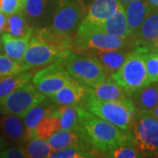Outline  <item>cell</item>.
Wrapping results in <instances>:
<instances>
[{"instance_id": "cell-1", "label": "cell", "mask_w": 158, "mask_h": 158, "mask_svg": "<svg viewBox=\"0 0 158 158\" xmlns=\"http://www.w3.org/2000/svg\"><path fill=\"white\" fill-rule=\"evenodd\" d=\"M79 122L91 146L99 154L106 155L123 145H135L131 131L121 129L106 119L99 118L82 106H76Z\"/></svg>"}, {"instance_id": "cell-2", "label": "cell", "mask_w": 158, "mask_h": 158, "mask_svg": "<svg viewBox=\"0 0 158 158\" xmlns=\"http://www.w3.org/2000/svg\"><path fill=\"white\" fill-rule=\"evenodd\" d=\"M85 108L99 118L106 119L121 129L131 131L135 119L137 109L132 99L100 100L90 93L85 99Z\"/></svg>"}, {"instance_id": "cell-3", "label": "cell", "mask_w": 158, "mask_h": 158, "mask_svg": "<svg viewBox=\"0 0 158 158\" xmlns=\"http://www.w3.org/2000/svg\"><path fill=\"white\" fill-rule=\"evenodd\" d=\"M148 52L147 49L141 47L134 48L121 67L116 72L110 75L131 96L137 90L150 84L144 57Z\"/></svg>"}, {"instance_id": "cell-4", "label": "cell", "mask_w": 158, "mask_h": 158, "mask_svg": "<svg viewBox=\"0 0 158 158\" xmlns=\"http://www.w3.org/2000/svg\"><path fill=\"white\" fill-rule=\"evenodd\" d=\"M62 62L75 81L90 88L109 76L99 60L90 55L72 52Z\"/></svg>"}, {"instance_id": "cell-5", "label": "cell", "mask_w": 158, "mask_h": 158, "mask_svg": "<svg viewBox=\"0 0 158 158\" xmlns=\"http://www.w3.org/2000/svg\"><path fill=\"white\" fill-rule=\"evenodd\" d=\"M135 48L131 37L122 38L98 29H78L74 36V52L88 54L92 51Z\"/></svg>"}, {"instance_id": "cell-6", "label": "cell", "mask_w": 158, "mask_h": 158, "mask_svg": "<svg viewBox=\"0 0 158 158\" xmlns=\"http://www.w3.org/2000/svg\"><path fill=\"white\" fill-rule=\"evenodd\" d=\"M87 11L84 0H55L50 26L56 31L75 36Z\"/></svg>"}, {"instance_id": "cell-7", "label": "cell", "mask_w": 158, "mask_h": 158, "mask_svg": "<svg viewBox=\"0 0 158 158\" xmlns=\"http://www.w3.org/2000/svg\"><path fill=\"white\" fill-rule=\"evenodd\" d=\"M46 98L33 84L28 83L0 99V114H11L23 118L31 108Z\"/></svg>"}, {"instance_id": "cell-8", "label": "cell", "mask_w": 158, "mask_h": 158, "mask_svg": "<svg viewBox=\"0 0 158 158\" xmlns=\"http://www.w3.org/2000/svg\"><path fill=\"white\" fill-rule=\"evenodd\" d=\"M131 133L135 146L145 155L158 151V119L150 113L137 110Z\"/></svg>"}, {"instance_id": "cell-9", "label": "cell", "mask_w": 158, "mask_h": 158, "mask_svg": "<svg viewBox=\"0 0 158 158\" xmlns=\"http://www.w3.org/2000/svg\"><path fill=\"white\" fill-rule=\"evenodd\" d=\"M72 53L40 40L32 34L22 63L31 68L47 66L57 61H62Z\"/></svg>"}, {"instance_id": "cell-10", "label": "cell", "mask_w": 158, "mask_h": 158, "mask_svg": "<svg viewBox=\"0 0 158 158\" xmlns=\"http://www.w3.org/2000/svg\"><path fill=\"white\" fill-rule=\"evenodd\" d=\"M73 80L62 61L53 62L37 71L32 77L34 86L46 96L62 89Z\"/></svg>"}, {"instance_id": "cell-11", "label": "cell", "mask_w": 158, "mask_h": 158, "mask_svg": "<svg viewBox=\"0 0 158 158\" xmlns=\"http://www.w3.org/2000/svg\"><path fill=\"white\" fill-rule=\"evenodd\" d=\"M120 5L118 0H92L78 29H98Z\"/></svg>"}, {"instance_id": "cell-12", "label": "cell", "mask_w": 158, "mask_h": 158, "mask_svg": "<svg viewBox=\"0 0 158 158\" xmlns=\"http://www.w3.org/2000/svg\"><path fill=\"white\" fill-rule=\"evenodd\" d=\"M131 38L135 47H141L148 52H158V9L154 8Z\"/></svg>"}, {"instance_id": "cell-13", "label": "cell", "mask_w": 158, "mask_h": 158, "mask_svg": "<svg viewBox=\"0 0 158 158\" xmlns=\"http://www.w3.org/2000/svg\"><path fill=\"white\" fill-rule=\"evenodd\" d=\"M55 8V0H25L22 13L34 27L50 25Z\"/></svg>"}, {"instance_id": "cell-14", "label": "cell", "mask_w": 158, "mask_h": 158, "mask_svg": "<svg viewBox=\"0 0 158 158\" xmlns=\"http://www.w3.org/2000/svg\"><path fill=\"white\" fill-rule=\"evenodd\" d=\"M47 141L55 151L72 146L94 149L82 127L78 130H58Z\"/></svg>"}, {"instance_id": "cell-15", "label": "cell", "mask_w": 158, "mask_h": 158, "mask_svg": "<svg viewBox=\"0 0 158 158\" xmlns=\"http://www.w3.org/2000/svg\"><path fill=\"white\" fill-rule=\"evenodd\" d=\"M88 94L89 87L79 84L73 79L62 89L47 97L58 105L76 106H81V104H85Z\"/></svg>"}, {"instance_id": "cell-16", "label": "cell", "mask_w": 158, "mask_h": 158, "mask_svg": "<svg viewBox=\"0 0 158 158\" xmlns=\"http://www.w3.org/2000/svg\"><path fill=\"white\" fill-rule=\"evenodd\" d=\"M21 117L8 114L0 118V135L7 142L23 144L27 141V129Z\"/></svg>"}, {"instance_id": "cell-17", "label": "cell", "mask_w": 158, "mask_h": 158, "mask_svg": "<svg viewBox=\"0 0 158 158\" xmlns=\"http://www.w3.org/2000/svg\"><path fill=\"white\" fill-rule=\"evenodd\" d=\"M90 93L100 100L113 101L132 99L129 93L109 76L95 87H90Z\"/></svg>"}, {"instance_id": "cell-18", "label": "cell", "mask_w": 158, "mask_h": 158, "mask_svg": "<svg viewBox=\"0 0 158 158\" xmlns=\"http://www.w3.org/2000/svg\"><path fill=\"white\" fill-rule=\"evenodd\" d=\"M57 107V104L52 101L48 97L43 101L35 105L31 108L26 115L23 117L24 123L27 129V141L33 138L34 129L38 126L40 121L46 116L53 113Z\"/></svg>"}, {"instance_id": "cell-19", "label": "cell", "mask_w": 158, "mask_h": 158, "mask_svg": "<svg viewBox=\"0 0 158 158\" xmlns=\"http://www.w3.org/2000/svg\"><path fill=\"white\" fill-rule=\"evenodd\" d=\"M133 48H124L113 50L92 51L87 55L98 58L106 69L108 75H112L121 67Z\"/></svg>"}, {"instance_id": "cell-20", "label": "cell", "mask_w": 158, "mask_h": 158, "mask_svg": "<svg viewBox=\"0 0 158 158\" xmlns=\"http://www.w3.org/2000/svg\"><path fill=\"white\" fill-rule=\"evenodd\" d=\"M124 8L128 27L132 36L138 31L148 13L155 7L148 5L144 0H132Z\"/></svg>"}, {"instance_id": "cell-21", "label": "cell", "mask_w": 158, "mask_h": 158, "mask_svg": "<svg viewBox=\"0 0 158 158\" xmlns=\"http://www.w3.org/2000/svg\"><path fill=\"white\" fill-rule=\"evenodd\" d=\"M98 30H101L106 33L122 38L131 37V32L128 27L124 6L122 5L118 6V9L106 19V21L98 28Z\"/></svg>"}, {"instance_id": "cell-22", "label": "cell", "mask_w": 158, "mask_h": 158, "mask_svg": "<svg viewBox=\"0 0 158 158\" xmlns=\"http://www.w3.org/2000/svg\"><path fill=\"white\" fill-rule=\"evenodd\" d=\"M137 110L148 112L158 105V83H150L132 94Z\"/></svg>"}, {"instance_id": "cell-23", "label": "cell", "mask_w": 158, "mask_h": 158, "mask_svg": "<svg viewBox=\"0 0 158 158\" xmlns=\"http://www.w3.org/2000/svg\"><path fill=\"white\" fill-rule=\"evenodd\" d=\"M1 35L4 52L6 53V55L17 62H22L31 36L16 37L6 32Z\"/></svg>"}, {"instance_id": "cell-24", "label": "cell", "mask_w": 158, "mask_h": 158, "mask_svg": "<svg viewBox=\"0 0 158 158\" xmlns=\"http://www.w3.org/2000/svg\"><path fill=\"white\" fill-rule=\"evenodd\" d=\"M34 28L29 24L22 12L8 15L5 32L16 37L32 36Z\"/></svg>"}, {"instance_id": "cell-25", "label": "cell", "mask_w": 158, "mask_h": 158, "mask_svg": "<svg viewBox=\"0 0 158 158\" xmlns=\"http://www.w3.org/2000/svg\"><path fill=\"white\" fill-rule=\"evenodd\" d=\"M60 120L61 129L78 130L81 128L79 118L75 106L58 105L55 111Z\"/></svg>"}, {"instance_id": "cell-26", "label": "cell", "mask_w": 158, "mask_h": 158, "mask_svg": "<svg viewBox=\"0 0 158 158\" xmlns=\"http://www.w3.org/2000/svg\"><path fill=\"white\" fill-rule=\"evenodd\" d=\"M22 145L26 156L28 158L49 157L51 154L55 151L47 140L40 139L37 137L31 138Z\"/></svg>"}, {"instance_id": "cell-27", "label": "cell", "mask_w": 158, "mask_h": 158, "mask_svg": "<svg viewBox=\"0 0 158 158\" xmlns=\"http://www.w3.org/2000/svg\"><path fill=\"white\" fill-rule=\"evenodd\" d=\"M32 72H22L15 76L0 79V99L9 95L13 90L30 83L33 77Z\"/></svg>"}, {"instance_id": "cell-28", "label": "cell", "mask_w": 158, "mask_h": 158, "mask_svg": "<svg viewBox=\"0 0 158 158\" xmlns=\"http://www.w3.org/2000/svg\"><path fill=\"white\" fill-rule=\"evenodd\" d=\"M61 129V124L59 118L55 113H51L49 115L46 116L45 118H42L36 128L34 129V136L40 139L48 140L54 133Z\"/></svg>"}, {"instance_id": "cell-29", "label": "cell", "mask_w": 158, "mask_h": 158, "mask_svg": "<svg viewBox=\"0 0 158 158\" xmlns=\"http://www.w3.org/2000/svg\"><path fill=\"white\" fill-rule=\"evenodd\" d=\"M31 67L19 62L6 54H0V79L15 76L31 69Z\"/></svg>"}, {"instance_id": "cell-30", "label": "cell", "mask_w": 158, "mask_h": 158, "mask_svg": "<svg viewBox=\"0 0 158 158\" xmlns=\"http://www.w3.org/2000/svg\"><path fill=\"white\" fill-rule=\"evenodd\" d=\"M99 153L95 149H90L85 147H72L65 148L59 149L51 154L50 158H87L94 157Z\"/></svg>"}, {"instance_id": "cell-31", "label": "cell", "mask_w": 158, "mask_h": 158, "mask_svg": "<svg viewBox=\"0 0 158 158\" xmlns=\"http://www.w3.org/2000/svg\"><path fill=\"white\" fill-rule=\"evenodd\" d=\"M104 156L110 158H138L145 156V153L135 145H123L113 148Z\"/></svg>"}, {"instance_id": "cell-32", "label": "cell", "mask_w": 158, "mask_h": 158, "mask_svg": "<svg viewBox=\"0 0 158 158\" xmlns=\"http://www.w3.org/2000/svg\"><path fill=\"white\" fill-rule=\"evenodd\" d=\"M144 57L149 82L158 83V52H148L145 54Z\"/></svg>"}, {"instance_id": "cell-33", "label": "cell", "mask_w": 158, "mask_h": 158, "mask_svg": "<svg viewBox=\"0 0 158 158\" xmlns=\"http://www.w3.org/2000/svg\"><path fill=\"white\" fill-rule=\"evenodd\" d=\"M24 1L25 0H3L1 11L7 16L13 13L22 12Z\"/></svg>"}, {"instance_id": "cell-34", "label": "cell", "mask_w": 158, "mask_h": 158, "mask_svg": "<svg viewBox=\"0 0 158 158\" xmlns=\"http://www.w3.org/2000/svg\"><path fill=\"white\" fill-rule=\"evenodd\" d=\"M27 157L22 144L19 146L8 148H3L0 150V158H24Z\"/></svg>"}, {"instance_id": "cell-35", "label": "cell", "mask_w": 158, "mask_h": 158, "mask_svg": "<svg viewBox=\"0 0 158 158\" xmlns=\"http://www.w3.org/2000/svg\"><path fill=\"white\" fill-rule=\"evenodd\" d=\"M6 19H7V15L6 13H4L3 11L0 12V35L3 33H5Z\"/></svg>"}, {"instance_id": "cell-36", "label": "cell", "mask_w": 158, "mask_h": 158, "mask_svg": "<svg viewBox=\"0 0 158 158\" xmlns=\"http://www.w3.org/2000/svg\"><path fill=\"white\" fill-rule=\"evenodd\" d=\"M148 113H150L153 117H155V118H156L158 119V105L155 108H153L152 110L148 111Z\"/></svg>"}, {"instance_id": "cell-37", "label": "cell", "mask_w": 158, "mask_h": 158, "mask_svg": "<svg viewBox=\"0 0 158 158\" xmlns=\"http://www.w3.org/2000/svg\"><path fill=\"white\" fill-rule=\"evenodd\" d=\"M8 146V142L2 137V136L0 135V150L1 149H3V148H5Z\"/></svg>"}, {"instance_id": "cell-38", "label": "cell", "mask_w": 158, "mask_h": 158, "mask_svg": "<svg viewBox=\"0 0 158 158\" xmlns=\"http://www.w3.org/2000/svg\"><path fill=\"white\" fill-rule=\"evenodd\" d=\"M144 1H146L148 5L158 9V0H144Z\"/></svg>"}, {"instance_id": "cell-39", "label": "cell", "mask_w": 158, "mask_h": 158, "mask_svg": "<svg viewBox=\"0 0 158 158\" xmlns=\"http://www.w3.org/2000/svg\"><path fill=\"white\" fill-rule=\"evenodd\" d=\"M130 1H132V0H118V2H119L122 6H124V7L129 3Z\"/></svg>"}, {"instance_id": "cell-40", "label": "cell", "mask_w": 158, "mask_h": 158, "mask_svg": "<svg viewBox=\"0 0 158 158\" xmlns=\"http://www.w3.org/2000/svg\"><path fill=\"white\" fill-rule=\"evenodd\" d=\"M4 52V48H3V40L2 38L0 37V54H2Z\"/></svg>"}, {"instance_id": "cell-41", "label": "cell", "mask_w": 158, "mask_h": 158, "mask_svg": "<svg viewBox=\"0 0 158 158\" xmlns=\"http://www.w3.org/2000/svg\"><path fill=\"white\" fill-rule=\"evenodd\" d=\"M91 1H92V0H84V2H85V4L87 5V6H88V5L90 4V2H91Z\"/></svg>"}, {"instance_id": "cell-42", "label": "cell", "mask_w": 158, "mask_h": 158, "mask_svg": "<svg viewBox=\"0 0 158 158\" xmlns=\"http://www.w3.org/2000/svg\"><path fill=\"white\" fill-rule=\"evenodd\" d=\"M2 5H3V0H0V11H1V8H2Z\"/></svg>"}, {"instance_id": "cell-43", "label": "cell", "mask_w": 158, "mask_h": 158, "mask_svg": "<svg viewBox=\"0 0 158 158\" xmlns=\"http://www.w3.org/2000/svg\"><path fill=\"white\" fill-rule=\"evenodd\" d=\"M154 155H156V156H156V157H158V151L154 153Z\"/></svg>"}]
</instances>
